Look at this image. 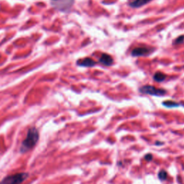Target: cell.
<instances>
[{"label":"cell","instance_id":"6da1fadb","mask_svg":"<svg viewBox=\"0 0 184 184\" xmlns=\"http://www.w3.org/2000/svg\"><path fill=\"white\" fill-rule=\"evenodd\" d=\"M39 140V133L35 127H30L28 130L25 139L21 144L20 150L21 153H25L35 146Z\"/></svg>","mask_w":184,"mask_h":184},{"label":"cell","instance_id":"7a4b0ae2","mask_svg":"<svg viewBox=\"0 0 184 184\" xmlns=\"http://www.w3.org/2000/svg\"><path fill=\"white\" fill-rule=\"evenodd\" d=\"M28 173H20L7 176L0 182V184H20L28 177Z\"/></svg>","mask_w":184,"mask_h":184},{"label":"cell","instance_id":"3957f363","mask_svg":"<svg viewBox=\"0 0 184 184\" xmlns=\"http://www.w3.org/2000/svg\"><path fill=\"white\" fill-rule=\"evenodd\" d=\"M140 91L141 93H145V94H150L152 96H164L167 93V91L163 88H158L154 86H150V85H145V86H142L140 88Z\"/></svg>","mask_w":184,"mask_h":184},{"label":"cell","instance_id":"277c9868","mask_svg":"<svg viewBox=\"0 0 184 184\" xmlns=\"http://www.w3.org/2000/svg\"><path fill=\"white\" fill-rule=\"evenodd\" d=\"M73 1L74 0H57L53 1V4L59 10L66 11V9L71 8V7L73 5Z\"/></svg>","mask_w":184,"mask_h":184},{"label":"cell","instance_id":"5b68a950","mask_svg":"<svg viewBox=\"0 0 184 184\" xmlns=\"http://www.w3.org/2000/svg\"><path fill=\"white\" fill-rule=\"evenodd\" d=\"M153 52L151 48H146V47H139L133 50L131 55L133 57H140L149 56Z\"/></svg>","mask_w":184,"mask_h":184},{"label":"cell","instance_id":"8992f818","mask_svg":"<svg viewBox=\"0 0 184 184\" xmlns=\"http://www.w3.org/2000/svg\"><path fill=\"white\" fill-rule=\"evenodd\" d=\"M99 62L104 66H110L113 64V58L111 56L106 53H103L99 58Z\"/></svg>","mask_w":184,"mask_h":184},{"label":"cell","instance_id":"52a82bcc","mask_svg":"<svg viewBox=\"0 0 184 184\" xmlns=\"http://www.w3.org/2000/svg\"><path fill=\"white\" fill-rule=\"evenodd\" d=\"M96 62L91 58H85L77 62V65L83 67H93L96 65Z\"/></svg>","mask_w":184,"mask_h":184},{"label":"cell","instance_id":"ba28073f","mask_svg":"<svg viewBox=\"0 0 184 184\" xmlns=\"http://www.w3.org/2000/svg\"><path fill=\"white\" fill-rule=\"evenodd\" d=\"M152 0H133L129 3V5L132 8H140L150 2Z\"/></svg>","mask_w":184,"mask_h":184},{"label":"cell","instance_id":"9c48e42d","mask_svg":"<svg viewBox=\"0 0 184 184\" xmlns=\"http://www.w3.org/2000/svg\"><path fill=\"white\" fill-rule=\"evenodd\" d=\"M165 78H166V75L161 73V72H157L153 76L154 81H155L156 82H162L165 81Z\"/></svg>","mask_w":184,"mask_h":184},{"label":"cell","instance_id":"30bf717a","mask_svg":"<svg viewBox=\"0 0 184 184\" xmlns=\"http://www.w3.org/2000/svg\"><path fill=\"white\" fill-rule=\"evenodd\" d=\"M163 105L168 108H173V107H178L180 104H179L178 103L175 102V101H170V100H168V101H164V102H163Z\"/></svg>","mask_w":184,"mask_h":184},{"label":"cell","instance_id":"8fae6325","mask_svg":"<svg viewBox=\"0 0 184 184\" xmlns=\"http://www.w3.org/2000/svg\"><path fill=\"white\" fill-rule=\"evenodd\" d=\"M158 177L160 178V180H164L167 178L168 177V174H167V172L165 170H160L158 173Z\"/></svg>","mask_w":184,"mask_h":184},{"label":"cell","instance_id":"7c38bea8","mask_svg":"<svg viewBox=\"0 0 184 184\" xmlns=\"http://www.w3.org/2000/svg\"><path fill=\"white\" fill-rule=\"evenodd\" d=\"M183 42H184V35H180L173 41V45L181 44V43H183Z\"/></svg>","mask_w":184,"mask_h":184},{"label":"cell","instance_id":"4fadbf2b","mask_svg":"<svg viewBox=\"0 0 184 184\" xmlns=\"http://www.w3.org/2000/svg\"><path fill=\"white\" fill-rule=\"evenodd\" d=\"M145 159L148 161H151L152 159H153V155L151 154H147V155H145Z\"/></svg>","mask_w":184,"mask_h":184},{"label":"cell","instance_id":"5bb4252c","mask_svg":"<svg viewBox=\"0 0 184 184\" xmlns=\"http://www.w3.org/2000/svg\"><path fill=\"white\" fill-rule=\"evenodd\" d=\"M53 1H57V0H53Z\"/></svg>","mask_w":184,"mask_h":184}]
</instances>
